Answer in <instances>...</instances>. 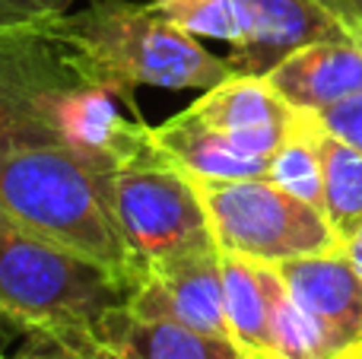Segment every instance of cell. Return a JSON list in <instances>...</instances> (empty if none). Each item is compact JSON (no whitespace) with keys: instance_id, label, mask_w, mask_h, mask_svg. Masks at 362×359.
<instances>
[{"instance_id":"14","label":"cell","mask_w":362,"mask_h":359,"mask_svg":"<svg viewBox=\"0 0 362 359\" xmlns=\"http://www.w3.org/2000/svg\"><path fill=\"white\" fill-rule=\"evenodd\" d=\"M223 286L229 334L242 356L274 359V312L286 290L276 264L223 252Z\"/></svg>"},{"instance_id":"10","label":"cell","mask_w":362,"mask_h":359,"mask_svg":"<svg viewBox=\"0 0 362 359\" xmlns=\"http://www.w3.org/2000/svg\"><path fill=\"white\" fill-rule=\"evenodd\" d=\"M245 13L248 35L232 48L229 64L235 73L267 76L286 54L321 38L353 35L325 0H235Z\"/></svg>"},{"instance_id":"3","label":"cell","mask_w":362,"mask_h":359,"mask_svg":"<svg viewBox=\"0 0 362 359\" xmlns=\"http://www.w3.org/2000/svg\"><path fill=\"white\" fill-rule=\"evenodd\" d=\"M131 293L112 271L0 220V322L83 353L99 318L127 305Z\"/></svg>"},{"instance_id":"9","label":"cell","mask_w":362,"mask_h":359,"mask_svg":"<svg viewBox=\"0 0 362 359\" xmlns=\"http://www.w3.org/2000/svg\"><path fill=\"white\" fill-rule=\"evenodd\" d=\"M187 112L257 159H274L299 121V108L289 105L267 76L251 73H235L216 83L200 93Z\"/></svg>"},{"instance_id":"6","label":"cell","mask_w":362,"mask_h":359,"mask_svg":"<svg viewBox=\"0 0 362 359\" xmlns=\"http://www.w3.org/2000/svg\"><path fill=\"white\" fill-rule=\"evenodd\" d=\"M216 245L226 254L283 264L344 248L331 220L270 178L197 182Z\"/></svg>"},{"instance_id":"17","label":"cell","mask_w":362,"mask_h":359,"mask_svg":"<svg viewBox=\"0 0 362 359\" xmlns=\"http://www.w3.org/2000/svg\"><path fill=\"white\" fill-rule=\"evenodd\" d=\"M153 4L197 38H219L238 48L248 35L245 13L235 0H153Z\"/></svg>"},{"instance_id":"13","label":"cell","mask_w":362,"mask_h":359,"mask_svg":"<svg viewBox=\"0 0 362 359\" xmlns=\"http://www.w3.org/2000/svg\"><path fill=\"white\" fill-rule=\"evenodd\" d=\"M150 134L159 150L194 182H245L270 175V159H257L238 150L232 140L216 134L187 108L150 127Z\"/></svg>"},{"instance_id":"25","label":"cell","mask_w":362,"mask_h":359,"mask_svg":"<svg viewBox=\"0 0 362 359\" xmlns=\"http://www.w3.org/2000/svg\"><path fill=\"white\" fill-rule=\"evenodd\" d=\"M0 359H4V356H0Z\"/></svg>"},{"instance_id":"20","label":"cell","mask_w":362,"mask_h":359,"mask_svg":"<svg viewBox=\"0 0 362 359\" xmlns=\"http://www.w3.org/2000/svg\"><path fill=\"white\" fill-rule=\"evenodd\" d=\"M315 118L325 124V131H331L334 137H340L344 143L362 150V95H353V99L340 102V105H331L325 112H318Z\"/></svg>"},{"instance_id":"23","label":"cell","mask_w":362,"mask_h":359,"mask_svg":"<svg viewBox=\"0 0 362 359\" xmlns=\"http://www.w3.org/2000/svg\"><path fill=\"white\" fill-rule=\"evenodd\" d=\"M19 359H102V356H89V353H70V350H57L51 356H19Z\"/></svg>"},{"instance_id":"22","label":"cell","mask_w":362,"mask_h":359,"mask_svg":"<svg viewBox=\"0 0 362 359\" xmlns=\"http://www.w3.org/2000/svg\"><path fill=\"white\" fill-rule=\"evenodd\" d=\"M346 254H350V261L356 264V271L362 273V226L356 229V235L346 242Z\"/></svg>"},{"instance_id":"1","label":"cell","mask_w":362,"mask_h":359,"mask_svg":"<svg viewBox=\"0 0 362 359\" xmlns=\"http://www.w3.org/2000/svg\"><path fill=\"white\" fill-rule=\"evenodd\" d=\"M105 140L32 146L0 156V220L137 286L115 207L118 127Z\"/></svg>"},{"instance_id":"16","label":"cell","mask_w":362,"mask_h":359,"mask_svg":"<svg viewBox=\"0 0 362 359\" xmlns=\"http://www.w3.org/2000/svg\"><path fill=\"white\" fill-rule=\"evenodd\" d=\"M267 178L325 213V172H321V150H318V118L312 112H299L296 131L289 134V140L270 159Z\"/></svg>"},{"instance_id":"7","label":"cell","mask_w":362,"mask_h":359,"mask_svg":"<svg viewBox=\"0 0 362 359\" xmlns=\"http://www.w3.org/2000/svg\"><path fill=\"white\" fill-rule=\"evenodd\" d=\"M127 309L140 318L178 322L200 334L232 341L226 318L223 248L216 245V239L144 267L127 299Z\"/></svg>"},{"instance_id":"8","label":"cell","mask_w":362,"mask_h":359,"mask_svg":"<svg viewBox=\"0 0 362 359\" xmlns=\"http://www.w3.org/2000/svg\"><path fill=\"white\" fill-rule=\"evenodd\" d=\"M286 293L318 322L337 359L362 356V273L346 248L276 264Z\"/></svg>"},{"instance_id":"15","label":"cell","mask_w":362,"mask_h":359,"mask_svg":"<svg viewBox=\"0 0 362 359\" xmlns=\"http://www.w3.org/2000/svg\"><path fill=\"white\" fill-rule=\"evenodd\" d=\"M318 150H321V172H325V216L331 220L340 242L356 235L362 226V150L344 143L325 131L318 121Z\"/></svg>"},{"instance_id":"5","label":"cell","mask_w":362,"mask_h":359,"mask_svg":"<svg viewBox=\"0 0 362 359\" xmlns=\"http://www.w3.org/2000/svg\"><path fill=\"white\" fill-rule=\"evenodd\" d=\"M118 150L115 207L137 280L153 261L213 242L197 182L159 150L150 124L124 121L118 127Z\"/></svg>"},{"instance_id":"11","label":"cell","mask_w":362,"mask_h":359,"mask_svg":"<svg viewBox=\"0 0 362 359\" xmlns=\"http://www.w3.org/2000/svg\"><path fill=\"white\" fill-rule=\"evenodd\" d=\"M270 86L299 112H325L362 95V38L337 35L302 45L267 73Z\"/></svg>"},{"instance_id":"26","label":"cell","mask_w":362,"mask_h":359,"mask_svg":"<svg viewBox=\"0 0 362 359\" xmlns=\"http://www.w3.org/2000/svg\"><path fill=\"white\" fill-rule=\"evenodd\" d=\"M359 359H362V356H359Z\"/></svg>"},{"instance_id":"12","label":"cell","mask_w":362,"mask_h":359,"mask_svg":"<svg viewBox=\"0 0 362 359\" xmlns=\"http://www.w3.org/2000/svg\"><path fill=\"white\" fill-rule=\"evenodd\" d=\"M83 353L102 359H242V350L229 337L140 318L127 305H115L99 318Z\"/></svg>"},{"instance_id":"21","label":"cell","mask_w":362,"mask_h":359,"mask_svg":"<svg viewBox=\"0 0 362 359\" xmlns=\"http://www.w3.org/2000/svg\"><path fill=\"white\" fill-rule=\"evenodd\" d=\"M325 6L353 32L362 38V0H325Z\"/></svg>"},{"instance_id":"19","label":"cell","mask_w":362,"mask_h":359,"mask_svg":"<svg viewBox=\"0 0 362 359\" xmlns=\"http://www.w3.org/2000/svg\"><path fill=\"white\" fill-rule=\"evenodd\" d=\"M74 0H0V35L16 29H35L70 10Z\"/></svg>"},{"instance_id":"24","label":"cell","mask_w":362,"mask_h":359,"mask_svg":"<svg viewBox=\"0 0 362 359\" xmlns=\"http://www.w3.org/2000/svg\"><path fill=\"white\" fill-rule=\"evenodd\" d=\"M242 359H261V356H242Z\"/></svg>"},{"instance_id":"18","label":"cell","mask_w":362,"mask_h":359,"mask_svg":"<svg viewBox=\"0 0 362 359\" xmlns=\"http://www.w3.org/2000/svg\"><path fill=\"white\" fill-rule=\"evenodd\" d=\"M274 359H337L318 322L302 312L286 290L274 312Z\"/></svg>"},{"instance_id":"2","label":"cell","mask_w":362,"mask_h":359,"mask_svg":"<svg viewBox=\"0 0 362 359\" xmlns=\"http://www.w3.org/2000/svg\"><path fill=\"white\" fill-rule=\"evenodd\" d=\"M89 89L137 114V89H213L235 76L197 35L175 25L153 0H89L42 25Z\"/></svg>"},{"instance_id":"4","label":"cell","mask_w":362,"mask_h":359,"mask_svg":"<svg viewBox=\"0 0 362 359\" xmlns=\"http://www.w3.org/2000/svg\"><path fill=\"white\" fill-rule=\"evenodd\" d=\"M121 121L42 29L0 35V156L32 146L105 140Z\"/></svg>"}]
</instances>
